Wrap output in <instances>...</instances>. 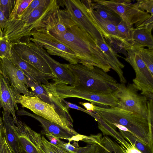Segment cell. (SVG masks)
<instances>
[{
	"mask_svg": "<svg viewBox=\"0 0 153 153\" xmlns=\"http://www.w3.org/2000/svg\"><path fill=\"white\" fill-rule=\"evenodd\" d=\"M99 46L103 53L108 63L111 68L117 74L121 83L125 84L127 80L124 77L122 69L125 65L118 59L115 51L106 41H96Z\"/></svg>",
	"mask_w": 153,
	"mask_h": 153,
	"instance_id": "7402d4cb",
	"label": "cell"
},
{
	"mask_svg": "<svg viewBox=\"0 0 153 153\" xmlns=\"http://www.w3.org/2000/svg\"><path fill=\"white\" fill-rule=\"evenodd\" d=\"M120 133L125 139L131 143L142 153H153V149L144 143L130 132L119 129Z\"/></svg>",
	"mask_w": 153,
	"mask_h": 153,
	"instance_id": "f1b7e54d",
	"label": "cell"
},
{
	"mask_svg": "<svg viewBox=\"0 0 153 153\" xmlns=\"http://www.w3.org/2000/svg\"><path fill=\"white\" fill-rule=\"evenodd\" d=\"M0 73L3 74L2 72L1 71V69H0Z\"/></svg>",
	"mask_w": 153,
	"mask_h": 153,
	"instance_id": "ee69618b",
	"label": "cell"
},
{
	"mask_svg": "<svg viewBox=\"0 0 153 153\" xmlns=\"http://www.w3.org/2000/svg\"><path fill=\"white\" fill-rule=\"evenodd\" d=\"M92 1L105 6L131 26L151 15L140 10L135 3H132L131 1L130 0H95Z\"/></svg>",
	"mask_w": 153,
	"mask_h": 153,
	"instance_id": "8fae6325",
	"label": "cell"
},
{
	"mask_svg": "<svg viewBox=\"0 0 153 153\" xmlns=\"http://www.w3.org/2000/svg\"><path fill=\"white\" fill-rule=\"evenodd\" d=\"M19 116H27L31 117L41 123L43 130L41 132L44 134H47L59 139H64L71 141H78L81 140L83 135L78 134L75 130L71 131L66 129L59 125L35 114H31L24 109H21L17 112Z\"/></svg>",
	"mask_w": 153,
	"mask_h": 153,
	"instance_id": "9a60e30c",
	"label": "cell"
},
{
	"mask_svg": "<svg viewBox=\"0 0 153 153\" xmlns=\"http://www.w3.org/2000/svg\"><path fill=\"white\" fill-rule=\"evenodd\" d=\"M118 41L124 50L132 48V35L134 27L121 19L116 26Z\"/></svg>",
	"mask_w": 153,
	"mask_h": 153,
	"instance_id": "cb8c5ba5",
	"label": "cell"
},
{
	"mask_svg": "<svg viewBox=\"0 0 153 153\" xmlns=\"http://www.w3.org/2000/svg\"><path fill=\"white\" fill-rule=\"evenodd\" d=\"M92 6L93 9L101 18L116 26L122 19L118 15L103 5L92 2Z\"/></svg>",
	"mask_w": 153,
	"mask_h": 153,
	"instance_id": "83f0119b",
	"label": "cell"
},
{
	"mask_svg": "<svg viewBox=\"0 0 153 153\" xmlns=\"http://www.w3.org/2000/svg\"><path fill=\"white\" fill-rule=\"evenodd\" d=\"M4 136V134L3 128V122L2 117L1 116V109H0V150L3 138Z\"/></svg>",
	"mask_w": 153,
	"mask_h": 153,
	"instance_id": "60d3db41",
	"label": "cell"
},
{
	"mask_svg": "<svg viewBox=\"0 0 153 153\" xmlns=\"http://www.w3.org/2000/svg\"><path fill=\"white\" fill-rule=\"evenodd\" d=\"M4 137L13 153H23L20 148L15 129L16 125L10 114L2 111Z\"/></svg>",
	"mask_w": 153,
	"mask_h": 153,
	"instance_id": "44dd1931",
	"label": "cell"
},
{
	"mask_svg": "<svg viewBox=\"0 0 153 153\" xmlns=\"http://www.w3.org/2000/svg\"><path fill=\"white\" fill-rule=\"evenodd\" d=\"M30 40L46 50L52 55L59 56L71 64L79 63L75 53L68 47L59 42L45 29L37 28L30 34Z\"/></svg>",
	"mask_w": 153,
	"mask_h": 153,
	"instance_id": "9c48e42d",
	"label": "cell"
},
{
	"mask_svg": "<svg viewBox=\"0 0 153 153\" xmlns=\"http://www.w3.org/2000/svg\"><path fill=\"white\" fill-rule=\"evenodd\" d=\"M11 45L8 41L2 38L0 39V59H12Z\"/></svg>",
	"mask_w": 153,
	"mask_h": 153,
	"instance_id": "836d02e7",
	"label": "cell"
},
{
	"mask_svg": "<svg viewBox=\"0 0 153 153\" xmlns=\"http://www.w3.org/2000/svg\"><path fill=\"white\" fill-rule=\"evenodd\" d=\"M6 144L7 147L8 153H13L12 150L6 140Z\"/></svg>",
	"mask_w": 153,
	"mask_h": 153,
	"instance_id": "7bdbcfd3",
	"label": "cell"
},
{
	"mask_svg": "<svg viewBox=\"0 0 153 153\" xmlns=\"http://www.w3.org/2000/svg\"><path fill=\"white\" fill-rule=\"evenodd\" d=\"M135 3L140 10L153 15V0H138Z\"/></svg>",
	"mask_w": 153,
	"mask_h": 153,
	"instance_id": "d590c367",
	"label": "cell"
},
{
	"mask_svg": "<svg viewBox=\"0 0 153 153\" xmlns=\"http://www.w3.org/2000/svg\"><path fill=\"white\" fill-rule=\"evenodd\" d=\"M7 21L0 8V39L2 37L3 31Z\"/></svg>",
	"mask_w": 153,
	"mask_h": 153,
	"instance_id": "74e56055",
	"label": "cell"
},
{
	"mask_svg": "<svg viewBox=\"0 0 153 153\" xmlns=\"http://www.w3.org/2000/svg\"><path fill=\"white\" fill-rule=\"evenodd\" d=\"M59 8L57 0H51L48 5L36 8L24 19L8 20L2 38L10 42H16L24 37L30 36V33L33 30L47 24Z\"/></svg>",
	"mask_w": 153,
	"mask_h": 153,
	"instance_id": "3957f363",
	"label": "cell"
},
{
	"mask_svg": "<svg viewBox=\"0 0 153 153\" xmlns=\"http://www.w3.org/2000/svg\"><path fill=\"white\" fill-rule=\"evenodd\" d=\"M94 112L111 126L117 124L125 127L129 132L153 149V128L149 126L147 119L117 107H105L95 105Z\"/></svg>",
	"mask_w": 153,
	"mask_h": 153,
	"instance_id": "7a4b0ae2",
	"label": "cell"
},
{
	"mask_svg": "<svg viewBox=\"0 0 153 153\" xmlns=\"http://www.w3.org/2000/svg\"><path fill=\"white\" fill-rule=\"evenodd\" d=\"M40 146L45 153H72L51 143L44 136H42Z\"/></svg>",
	"mask_w": 153,
	"mask_h": 153,
	"instance_id": "1f68e13d",
	"label": "cell"
},
{
	"mask_svg": "<svg viewBox=\"0 0 153 153\" xmlns=\"http://www.w3.org/2000/svg\"><path fill=\"white\" fill-rule=\"evenodd\" d=\"M51 0H33L28 7L22 13L17 19L21 20L27 17L36 8L40 6L48 5Z\"/></svg>",
	"mask_w": 153,
	"mask_h": 153,
	"instance_id": "d6a6232c",
	"label": "cell"
},
{
	"mask_svg": "<svg viewBox=\"0 0 153 153\" xmlns=\"http://www.w3.org/2000/svg\"><path fill=\"white\" fill-rule=\"evenodd\" d=\"M22 108H27L38 116L54 123L64 128L73 131L61 118L51 105L36 97L20 95L17 100Z\"/></svg>",
	"mask_w": 153,
	"mask_h": 153,
	"instance_id": "7c38bea8",
	"label": "cell"
},
{
	"mask_svg": "<svg viewBox=\"0 0 153 153\" xmlns=\"http://www.w3.org/2000/svg\"><path fill=\"white\" fill-rule=\"evenodd\" d=\"M138 91L133 83L126 86L121 83H119L117 89L112 93L119 100L117 107L147 119V97L139 94Z\"/></svg>",
	"mask_w": 153,
	"mask_h": 153,
	"instance_id": "ba28073f",
	"label": "cell"
},
{
	"mask_svg": "<svg viewBox=\"0 0 153 153\" xmlns=\"http://www.w3.org/2000/svg\"><path fill=\"white\" fill-rule=\"evenodd\" d=\"M91 10L93 17L104 32L105 39L109 41H112L118 42L120 44L118 39L117 31L116 26L104 20L99 15L93 8L92 1L91 4Z\"/></svg>",
	"mask_w": 153,
	"mask_h": 153,
	"instance_id": "d4e9b609",
	"label": "cell"
},
{
	"mask_svg": "<svg viewBox=\"0 0 153 153\" xmlns=\"http://www.w3.org/2000/svg\"><path fill=\"white\" fill-rule=\"evenodd\" d=\"M65 25L64 33L47 30L75 53L79 63L88 67H97L107 73L110 71L111 68L97 42L76 24L71 17Z\"/></svg>",
	"mask_w": 153,
	"mask_h": 153,
	"instance_id": "6da1fadb",
	"label": "cell"
},
{
	"mask_svg": "<svg viewBox=\"0 0 153 153\" xmlns=\"http://www.w3.org/2000/svg\"><path fill=\"white\" fill-rule=\"evenodd\" d=\"M15 129L23 153H42L41 134L30 128L24 122L17 119Z\"/></svg>",
	"mask_w": 153,
	"mask_h": 153,
	"instance_id": "2e32d148",
	"label": "cell"
},
{
	"mask_svg": "<svg viewBox=\"0 0 153 153\" xmlns=\"http://www.w3.org/2000/svg\"><path fill=\"white\" fill-rule=\"evenodd\" d=\"M56 93L62 100L71 97L85 100L100 107H117L119 100L112 93L99 94L90 91L80 85H68L58 80L53 81Z\"/></svg>",
	"mask_w": 153,
	"mask_h": 153,
	"instance_id": "8992f818",
	"label": "cell"
},
{
	"mask_svg": "<svg viewBox=\"0 0 153 153\" xmlns=\"http://www.w3.org/2000/svg\"><path fill=\"white\" fill-rule=\"evenodd\" d=\"M79 104L84 106L86 109V110L89 112H95V105L92 103L88 102H80Z\"/></svg>",
	"mask_w": 153,
	"mask_h": 153,
	"instance_id": "ab89813d",
	"label": "cell"
},
{
	"mask_svg": "<svg viewBox=\"0 0 153 153\" xmlns=\"http://www.w3.org/2000/svg\"><path fill=\"white\" fill-rule=\"evenodd\" d=\"M135 28H143L152 30L153 28V15L135 24Z\"/></svg>",
	"mask_w": 153,
	"mask_h": 153,
	"instance_id": "8d00e7d4",
	"label": "cell"
},
{
	"mask_svg": "<svg viewBox=\"0 0 153 153\" xmlns=\"http://www.w3.org/2000/svg\"><path fill=\"white\" fill-rule=\"evenodd\" d=\"M78 80L79 85L99 94L112 93L119 83L113 77L101 69L88 67L80 64H65Z\"/></svg>",
	"mask_w": 153,
	"mask_h": 153,
	"instance_id": "277c9868",
	"label": "cell"
},
{
	"mask_svg": "<svg viewBox=\"0 0 153 153\" xmlns=\"http://www.w3.org/2000/svg\"><path fill=\"white\" fill-rule=\"evenodd\" d=\"M101 133L91 134L82 141L89 144H96L94 153H125V148L107 136L103 137Z\"/></svg>",
	"mask_w": 153,
	"mask_h": 153,
	"instance_id": "ffe728a7",
	"label": "cell"
},
{
	"mask_svg": "<svg viewBox=\"0 0 153 153\" xmlns=\"http://www.w3.org/2000/svg\"><path fill=\"white\" fill-rule=\"evenodd\" d=\"M62 1L76 24L95 41H106L103 30L91 14V1L66 0Z\"/></svg>",
	"mask_w": 153,
	"mask_h": 153,
	"instance_id": "5b68a950",
	"label": "cell"
},
{
	"mask_svg": "<svg viewBox=\"0 0 153 153\" xmlns=\"http://www.w3.org/2000/svg\"><path fill=\"white\" fill-rule=\"evenodd\" d=\"M90 115L93 117L98 124V128L104 134L110 135L117 140V142L121 145L125 147L127 141L125 139L120 133L117 132L116 129L106 123L96 113H90Z\"/></svg>",
	"mask_w": 153,
	"mask_h": 153,
	"instance_id": "484cf974",
	"label": "cell"
},
{
	"mask_svg": "<svg viewBox=\"0 0 153 153\" xmlns=\"http://www.w3.org/2000/svg\"><path fill=\"white\" fill-rule=\"evenodd\" d=\"M0 68L18 96L22 94L34 96L32 91L28 89L27 79L23 73L10 60L5 58L0 59Z\"/></svg>",
	"mask_w": 153,
	"mask_h": 153,
	"instance_id": "5bb4252c",
	"label": "cell"
},
{
	"mask_svg": "<svg viewBox=\"0 0 153 153\" xmlns=\"http://www.w3.org/2000/svg\"><path fill=\"white\" fill-rule=\"evenodd\" d=\"M124 148H125V153H142L133 145L131 143L129 144L128 142L126 143V146Z\"/></svg>",
	"mask_w": 153,
	"mask_h": 153,
	"instance_id": "f35d334b",
	"label": "cell"
},
{
	"mask_svg": "<svg viewBox=\"0 0 153 153\" xmlns=\"http://www.w3.org/2000/svg\"><path fill=\"white\" fill-rule=\"evenodd\" d=\"M18 96L12 88L5 76L0 73V109L11 114L13 121L17 122L15 109L19 110L17 106Z\"/></svg>",
	"mask_w": 153,
	"mask_h": 153,
	"instance_id": "ac0fdd59",
	"label": "cell"
},
{
	"mask_svg": "<svg viewBox=\"0 0 153 153\" xmlns=\"http://www.w3.org/2000/svg\"><path fill=\"white\" fill-rule=\"evenodd\" d=\"M0 153H8L6 144V139L4 136L3 138L0 150Z\"/></svg>",
	"mask_w": 153,
	"mask_h": 153,
	"instance_id": "b9f144b4",
	"label": "cell"
},
{
	"mask_svg": "<svg viewBox=\"0 0 153 153\" xmlns=\"http://www.w3.org/2000/svg\"><path fill=\"white\" fill-rule=\"evenodd\" d=\"M21 42L30 48L45 60L56 79L68 85H79L77 79L65 64L61 63L52 58L44 48L30 41L29 36L25 37Z\"/></svg>",
	"mask_w": 153,
	"mask_h": 153,
	"instance_id": "4fadbf2b",
	"label": "cell"
},
{
	"mask_svg": "<svg viewBox=\"0 0 153 153\" xmlns=\"http://www.w3.org/2000/svg\"><path fill=\"white\" fill-rule=\"evenodd\" d=\"M125 60L132 67L135 74L133 84L141 94L153 99V75L138 54L135 49L129 48Z\"/></svg>",
	"mask_w": 153,
	"mask_h": 153,
	"instance_id": "30bf717a",
	"label": "cell"
},
{
	"mask_svg": "<svg viewBox=\"0 0 153 153\" xmlns=\"http://www.w3.org/2000/svg\"><path fill=\"white\" fill-rule=\"evenodd\" d=\"M11 46L12 58L9 60L22 71L26 76L39 83L46 85L50 84L48 81L49 79L54 80L56 79L54 75L42 72L23 60L16 52L12 45Z\"/></svg>",
	"mask_w": 153,
	"mask_h": 153,
	"instance_id": "d6986e66",
	"label": "cell"
},
{
	"mask_svg": "<svg viewBox=\"0 0 153 153\" xmlns=\"http://www.w3.org/2000/svg\"><path fill=\"white\" fill-rule=\"evenodd\" d=\"M33 0H16L13 9L8 20L17 19Z\"/></svg>",
	"mask_w": 153,
	"mask_h": 153,
	"instance_id": "4dcf8cb0",
	"label": "cell"
},
{
	"mask_svg": "<svg viewBox=\"0 0 153 153\" xmlns=\"http://www.w3.org/2000/svg\"><path fill=\"white\" fill-rule=\"evenodd\" d=\"M55 145L72 153H94L97 146L96 144H88L84 147H79L78 144L76 142L71 144L70 142L65 143L59 138L56 139Z\"/></svg>",
	"mask_w": 153,
	"mask_h": 153,
	"instance_id": "4316f807",
	"label": "cell"
},
{
	"mask_svg": "<svg viewBox=\"0 0 153 153\" xmlns=\"http://www.w3.org/2000/svg\"><path fill=\"white\" fill-rule=\"evenodd\" d=\"M152 30L143 28H134L132 48L137 49L146 47L153 49V38Z\"/></svg>",
	"mask_w": 153,
	"mask_h": 153,
	"instance_id": "603a6c76",
	"label": "cell"
},
{
	"mask_svg": "<svg viewBox=\"0 0 153 153\" xmlns=\"http://www.w3.org/2000/svg\"><path fill=\"white\" fill-rule=\"evenodd\" d=\"M15 2V0H0V8L7 20L13 9Z\"/></svg>",
	"mask_w": 153,
	"mask_h": 153,
	"instance_id": "e575fe53",
	"label": "cell"
},
{
	"mask_svg": "<svg viewBox=\"0 0 153 153\" xmlns=\"http://www.w3.org/2000/svg\"><path fill=\"white\" fill-rule=\"evenodd\" d=\"M26 77L27 86L31 88L34 96L52 106L61 119L73 128V121L69 112V108L58 96L53 83H50L47 85L40 84Z\"/></svg>",
	"mask_w": 153,
	"mask_h": 153,
	"instance_id": "52a82bcc",
	"label": "cell"
},
{
	"mask_svg": "<svg viewBox=\"0 0 153 153\" xmlns=\"http://www.w3.org/2000/svg\"><path fill=\"white\" fill-rule=\"evenodd\" d=\"M10 43L16 52L23 60L42 72L54 75L45 60L28 46L20 41Z\"/></svg>",
	"mask_w": 153,
	"mask_h": 153,
	"instance_id": "e0dca14e",
	"label": "cell"
},
{
	"mask_svg": "<svg viewBox=\"0 0 153 153\" xmlns=\"http://www.w3.org/2000/svg\"><path fill=\"white\" fill-rule=\"evenodd\" d=\"M134 49L153 75V49L142 48Z\"/></svg>",
	"mask_w": 153,
	"mask_h": 153,
	"instance_id": "f546056e",
	"label": "cell"
}]
</instances>
